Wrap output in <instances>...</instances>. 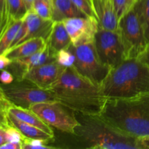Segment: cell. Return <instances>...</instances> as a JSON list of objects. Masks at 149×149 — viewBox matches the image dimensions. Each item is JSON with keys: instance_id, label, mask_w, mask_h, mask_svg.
Returning a JSON list of instances; mask_svg holds the SVG:
<instances>
[{"instance_id": "obj_1", "label": "cell", "mask_w": 149, "mask_h": 149, "mask_svg": "<svg viewBox=\"0 0 149 149\" xmlns=\"http://www.w3.org/2000/svg\"><path fill=\"white\" fill-rule=\"evenodd\" d=\"M49 90L57 102L83 114L100 115L107 99L102 95L99 84L81 76L72 66L64 69Z\"/></svg>"}, {"instance_id": "obj_2", "label": "cell", "mask_w": 149, "mask_h": 149, "mask_svg": "<svg viewBox=\"0 0 149 149\" xmlns=\"http://www.w3.org/2000/svg\"><path fill=\"white\" fill-rule=\"evenodd\" d=\"M100 116L121 133L149 136V93L129 98H107Z\"/></svg>"}, {"instance_id": "obj_3", "label": "cell", "mask_w": 149, "mask_h": 149, "mask_svg": "<svg viewBox=\"0 0 149 149\" xmlns=\"http://www.w3.org/2000/svg\"><path fill=\"white\" fill-rule=\"evenodd\" d=\"M99 86L106 98H129L149 93V67L138 58L126 59L111 68Z\"/></svg>"}, {"instance_id": "obj_4", "label": "cell", "mask_w": 149, "mask_h": 149, "mask_svg": "<svg viewBox=\"0 0 149 149\" xmlns=\"http://www.w3.org/2000/svg\"><path fill=\"white\" fill-rule=\"evenodd\" d=\"M79 124L75 135L84 148L141 149L139 141L121 133L108 124L100 115H87L74 111Z\"/></svg>"}, {"instance_id": "obj_5", "label": "cell", "mask_w": 149, "mask_h": 149, "mask_svg": "<svg viewBox=\"0 0 149 149\" xmlns=\"http://www.w3.org/2000/svg\"><path fill=\"white\" fill-rule=\"evenodd\" d=\"M4 96L13 106L29 109L34 103L47 101H57L50 90L36 86L29 80L15 79L8 84H0Z\"/></svg>"}, {"instance_id": "obj_6", "label": "cell", "mask_w": 149, "mask_h": 149, "mask_svg": "<svg viewBox=\"0 0 149 149\" xmlns=\"http://www.w3.org/2000/svg\"><path fill=\"white\" fill-rule=\"evenodd\" d=\"M68 48L75 55L73 68L81 76L100 85L111 68L100 61L94 40L77 45L71 44Z\"/></svg>"}, {"instance_id": "obj_7", "label": "cell", "mask_w": 149, "mask_h": 149, "mask_svg": "<svg viewBox=\"0 0 149 149\" xmlns=\"http://www.w3.org/2000/svg\"><path fill=\"white\" fill-rule=\"evenodd\" d=\"M29 109L49 126L65 133L74 135L79 124L74 111L57 101L34 103Z\"/></svg>"}, {"instance_id": "obj_8", "label": "cell", "mask_w": 149, "mask_h": 149, "mask_svg": "<svg viewBox=\"0 0 149 149\" xmlns=\"http://www.w3.org/2000/svg\"><path fill=\"white\" fill-rule=\"evenodd\" d=\"M118 32L126 59L138 58L148 45L141 22L133 8L119 20Z\"/></svg>"}, {"instance_id": "obj_9", "label": "cell", "mask_w": 149, "mask_h": 149, "mask_svg": "<svg viewBox=\"0 0 149 149\" xmlns=\"http://www.w3.org/2000/svg\"><path fill=\"white\" fill-rule=\"evenodd\" d=\"M95 47L100 61L110 68L126 60L125 49L118 31L98 28L94 39Z\"/></svg>"}, {"instance_id": "obj_10", "label": "cell", "mask_w": 149, "mask_h": 149, "mask_svg": "<svg viewBox=\"0 0 149 149\" xmlns=\"http://www.w3.org/2000/svg\"><path fill=\"white\" fill-rule=\"evenodd\" d=\"M62 21L74 45L94 40L99 28L97 18L89 16L69 17Z\"/></svg>"}, {"instance_id": "obj_11", "label": "cell", "mask_w": 149, "mask_h": 149, "mask_svg": "<svg viewBox=\"0 0 149 149\" xmlns=\"http://www.w3.org/2000/svg\"><path fill=\"white\" fill-rule=\"evenodd\" d=\"M56 61V54L49 49L48 45L42 50L24 58L14 60L7 68L13 74L15 79H22L26 72L35 67Z\"/></svg>"}, {"instance_id": "obj_12", "label": "cell", "mask_w": 149, "mask_h": 149, "mask_svg": "<svg viewBox=\"0 0 149 149\" xmlns=\"http://www.w3.org/2000/svg\"><path fill=\"white\" fill-rule=\"evenodd\" d=\"M65 68L57 61H54L31 68L26 73L23 79L29 80L40 88L49 90Z\"/></svg>"}, {"instance_id": "obj_13", "label": "cell", "mask_w": 149, "mask_h": 149, "mask_svg": "<svg viewBox=\"0 0 149 149\" xmlns=\"http://www.w3.org/2000/svg\"><path fill=\"white\" fill-rule=\"evenodd\" d=\"M23 20L26 24V32L18 45L28 39L36 37L43 38L47 42L52 31L54 23L53 20L42 18L33 10L28 11L27 14Z\"/></svg>"}, {"instance_id": "obj_14", "label": "cell", "mask_w": 149, "mask_h": 149, "mask_svg": "<svg viewBox=\"0 0 149 149\" xmlns=\"http://www.w3.org/2000/svg\"><path fill=\"white\" fill-rule=\"evenodd\" d=\"M99 28L109 31H118L119 20L113 0H93Z\"/></svg>"}, {"instance_id": "obj_15", "label": "cell", "mask_w": 149, "mask_h": 149, "mask_svg": "<svg viewBox=\"0 0 149 149\" xmlns=\"http://www.w3.org/2000/svg\"><path fill=\"white\" fill-rule=\"evenodd\" d=\"M47 45V42L43 38H31L8 49L4 54L12 61H14L31 56L33 54L43 49Z\"/></svg>"}, {"instance_id": "obj_16", "label": "cell", "mask_w": 149, "mask_h": 149, "mask_svg": "<svg viewBox=\"0 0 149 149\" xmlns=\"http://www.w3.org/2000/svg\"><path fill=\"white\" fill-rule=\"evenodd\" d=\"M71 44V37L63 22L54 21L52 31L47 40V45L51 51L57 54L58 51L69 47Z\"/></svg>"}, {"instance_id": "obj_17", "label": "cell", "mask_w": 149, "mask_h": 149, "mask_svg": "<svg viewBox=\"0 0 149 149\" xmlns=\"http://www.w3.org/2000/svg\"><path fill=\"white\" fill-rule=\"evenodd\" d=\"M53 21H62L74 17H87L71 0H50Z\"/></svg>"}, {"instance_id": "obj_18", "label": "cell", "mask_w": 149, "mask_h": 149, "mask_svg": "<svg viewBox=\"0 0 149 149\" xmlns=\"http://www.w3.org/2000/svg\"><path fill=\"white\" fill-rule=\"evenodd\" d=\"M8 118L10 125L17 128L23 134L25 138H31V139L43 140L49 143L53 141L54 135H50L36 127L19 120L18 119L13 116L11 113H8Z\"/></svg>"}, {"instance_id": "obj_19", "label": "cell", "mask_w": 149, "mask_h": 149, "mask_svg": "<svg viewBox=\"0 0 149 149\" xmlns=\"http://www.w3.org/2000/svg\"><path fill=\"white\" fill-rule=\"evenodd\" d=\"M9 113H11L13 116L18 119L19 120L36 127L45 132L54 135L52 127L45 123L39 116H37L34 112L31 111L30 109H23V108L12 105L9 109Z\"/></svg>"}, {"instance_id": "obj_20", "label": "cell", "mask_w": 149, "mask_h": 149, "mask_svg": "<svg viewBox=\"0 0 149 149\" xmlns=\"http://www.w3.org/2000/svg\"><path fill=\"white\" fill-rule=\"evenodd\" d=\"M133 10L139 18L146 40L149 45V0H137Z\"/></svg>"}, {"instance_id": "obj_21", "label": "cell", "mask_w": 149, "mask_h": 149, "mask_svg": "<svg viewBox=\"0 0 149 149\" xmlns=\"http://www.w3.org/2000/svg\"><path fill=\"white\" fill-rule=\"evenodd\" d=\"M22 23L23 20H12L10 22L8 27L0 38V55L4 54L10 49Z\"/></svg>"}, {"instance_id": "obj_22", "label": "cell", "mask_w": 149, "mask_h": 149, "mask_svg": "<svg viewBox=\"0 0 149 149\" xmlns=\"http://www.w3.org/2000/svg\"><path fill=\"white\" fill-rule=\"evenodd\" d=\"M7 13L10 20H23L28 13L23 0H6Z\"/></svg>"}, {"instance_id": "obj_23", "label": "cell", "mask_w": 149, "mask_h": 149, "mask_svg": "<svg viewBox=\"0 0 149 149\" xmlns=\"http://www.w3.org/2000/svg\"><path fill=\"white\" fill-rule=\"evenodd\" d=\"M31 10L42 18L52 20V9L50 0H34Z\"/></svg>"}, {"instance_id": "obj_24", "label": "cell", "mask_w": 149, "mask_h": 149, "mask_svg": "<svg viewBox=\"0 0 149 149\" xmlns=\"http://www.w3.org/2000/svg\"><path fill=\"white\" fill-rule=\"evenodd\" d=\"M56 61L65 68L71 67L75 62V55L68 47L63 49L57 52Z\"/></svg>"}, {"instance_id": "obj_25", "label": "cell", "mask_w": 149, "mask_h": 149, "mask_svg": "<svg viewBox=\"0 0 149 149\" xmlns=\"http://www.w3.org/2000/svg\"><path fill=\"white\" fill-rule=\"evenodd\" d=\"M137 0H113L118 20L129 13L135 5Z\"/></svg>"}, {"instance_id": "obj_26", "label": "cell", "mask_w": 149, "mask_h": 149, "mask_svg": "<svg viewBox=\"0 0 149 149\" xmlns=\"http://www.w3.org/2000/svg\"><path fill=\"white\" fill-rule=\"evenodd\" d=\"M49 142L39 139H31L25 138L22 141V149H49L55 147L47 146Z\"/></svg>"}, {"instance_id": "obj_27", "label": "cell", "mask_w": 149, "mask_h": 149, "mask_svg": "<svg viewBox=\"0 0 149 149\" xmlns=\"http://www.w3.org/2000/svg\"><path fill=\"white\" fill-rule=\"evenodd\" d=\"M71 1L85 15L96 18L93 0H71Z\"/></svg>"}, {"instance_id": "obj_28", "label": "cell", "mask_w": 149, "mask_h": 149, "mask_svg": "<svg viewBox=\"0 0 149 149\" xmlns=\"http://www.w3.org/2000/svg\"><path fill=\"white\" fill-rule=\"evenodd\" d=\"M7 136V142L22 143L25 137L16 127L10 125L6 129Z\"/></svg>"}, {"instance_id": "obj_29", "label": "cell", "mask_w": 149, "mask_h": 149, "mask_svg": "<svg viewBox=\"0 0 149 149\" xmlns=\"http://www.w3.org/2000/svg\"><path fill=\"white\" fill-rule=\"evenodd\" d=\"M12 105L0 104V127L7 129L10 126L8 118L9 109Z\"/></svg>"}, {"instance_id": "obj_30", "label": "cell", "mask_w": 149, "mask_h": 149, "mask_svg": "<svg viewBox=\"0 0 149 149\" xmlns=\"http://www.w3.org/2000/svg\"><path fill=\"white\" fill-rule=\"evenodd\" d=\"M0 20L6 26H9L10 22L7 13V4L6 0H0Z\"/></svg>"}, {"instance_id": "obj_31", "label": "cell", "mask_w": 149, "mask_h": 149, "mask_svg": "<svg viewBox=\"0 0 149 149\" xmlns=\"http://www.w3.org/2000/svg\"><path fill=\"white\" fill-rule=\"evenodd\" d=\"M15 80V77L13 74L10 71L7 70H2L0 74V81L1 84H8L13 82Z\"/></svg>"}, {"instance_id": "obj_32", "label": "cell", "mask_w": 149, "mask_h": 149, "mask_svg": "<svg viewBox=\"0 0 149 149\" xmlns=\"http://www.w3.org/2000/svg\"><path fill=\"white\" fill-rule=\"evenodd\" d=\"M12 61H13L11 59L6 56L5 54L0 55V71H2V70L7 68L11 64Z\"/></svg>"}, {"instance_id": "obj_33", "label": "cell", "mask_w": 149, "mask_h": 149, "mask_svg": "<svg viewBox=\"0 0 149 149\" xmlns=\"http://www.w3.org/2000/svg\"><path fill=\"white\" fill-rule=\"evenodd\" d=\"M138 58L149 67V45H147L146 49L140 54Z\"/></svg>"}, {"instance_id": "obj_34", "label": "cell", "mask_w": 149, "mask_h": 149, "mask_svg": "<svg viewBox=\"0 0 149 149\" xmlns=\"http://www.w3.org/2000/svg\"><path fill=\"white\" fill-rule=\"evenodd\" d=\"M0 149H22V143L7 142L1 146Z\"/></svg>"}, {"instance_id": "obj_35", "label": "cell", "mask_w": 149, "mask_h": 149, "mask_svg": "<svg viewBox=\"0 0 149 149\" xmlns=\"http://www.w3.org/2000/svg\"><path fill=\"white\" fill-rule=\"evenodd\" d=\"M7 143V136L6 129L0 127V146Z\"/></svg>"}, {"instance_id": "obj_36", "label": "cell", "mask_w": 149, "mask_h": 149, "mask_svg": "<svg viewBox=\"0 0 149 149\" xmlns=\"http://www.w3.org/2000/svg\"><path fill=\"white\" fill-rule=\"evenodd\" d=\"M138 141H139L141 149H149V136L140 138V139H138Z\"/></svg>"}, {"instance_id": "obj_37", "label": "cell", "mask_w": 149, "mask_h": 149, "mask_svg": "<svg viewBox=\"0 0 149 149\" xmlns=\"http://www.w3.org/2000/svg\"><path fill=\"white\" fill-rule=\"evenodd\" d=\"M0 104H6V105H12L10 102L8 101L7 98L4 96V93L0 87Z\"/></svg>"}, {"instance_id": "obj_38", "label": "cell", "mask_w": 149, "mask_h": 149, "mask_svg": "<svg viewBox=\"0 0 149 149\" xmlns=\"http://www.w3.org/2000/svg\"><path fill=\"white\" fill-rule=\"evenodd\" d=\"M23 1H24L25 4H26V7H27V9H28V11H29V10H31L32 6H33V1H34V0H23Z\"/></svg>"}, {"instance_id": "obj_39", "label": "cell", "mask_w": 149, "mask_h": 149, "mask_svg": "<svg viewBox=\"0 0 149 149\" xmlns=\"http://www.w3.org/2000/svg\"><path fill=\"white\" fill-rule=\"evenodd\" d=\"M7 27H8V26H6L5 25L3 24V23L1 22V20H0V38H1V36H2V34L4 33V32L5 31V30L7 29Z\"/></svg>"}]
</instances>
